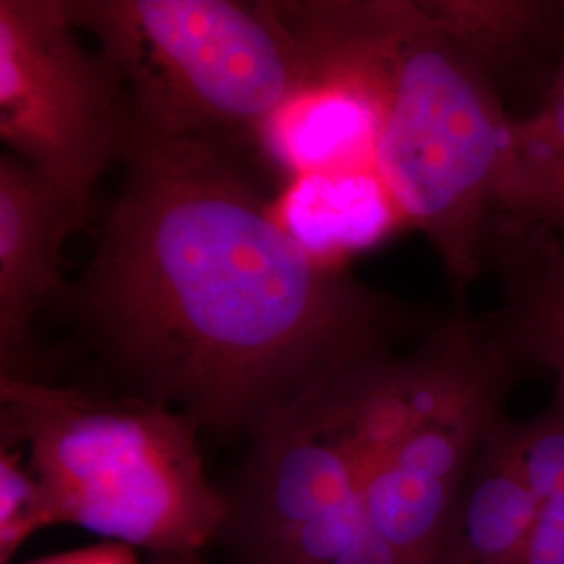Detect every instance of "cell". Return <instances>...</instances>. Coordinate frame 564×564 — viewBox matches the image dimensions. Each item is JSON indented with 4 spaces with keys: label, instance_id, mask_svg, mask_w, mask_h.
<instances>
[{
    "label": "cell",
    "instance_id": "15",
    "mask_svg": "<svg viewBox=\"0 0 564 564\" xmlns=\"http://www.w3.org/2000/svg\"><path fill=\"white\" fill-rule=\"evenodd\" d=\"M32 564H139L132 547L123 544H105L78 552L61 554Z\"/></svg>",
    "mask_w": 564,
    "mask_h": 564
},
{
    "label": "cell",
    "instance_id": "11",
    "mask_svg": "<svg viewBox=\"0 0 564 564\" xmlns=\"http://www.w3.org/2000/svg\"><path fill=\"white\" fill-rule=\"evenodd\" d=\"M498 218L564 237V53L540 105L512 118Z\"/></svg>",
    "mask_w": 564,
    "mask_h": 564
},
{
    "label": "cell",
    "instance_id": "12",
    "mask_svg": "<svg viewBox=\"0 0 564 564\" xmlns=\"http://www.w3.org/2000/svg\"><path fill=\"white\" fill-rule=\"evenodd\" d=\"M429 15L502 86L510 67L564 44V2L423 0Z\"/></svg>",
    "mask_w": 564,
    "mask_h": 564
},
{
    "label": "cell",
    "instance_id": "13",
    "mask_svg": "<svg viewBox=\"0 0 564 564\" xmlns=\"http://www.w3.org/2000/svg\"><path fill=\"white\" fill-rule=\"evenodd\" d=\"M514 444L538 502L524 564H564V412L514 423Z\"/></svg>",
    "mask_w": 564,
    "mask_h": 564
},
{
    "label": "cell",
    "instance_id": "10",
    "mask_svg": "<svg viewBox=\"0 0 564 564\" xmlns=\"http://www.w3.org/2000/svg\"><path fill=\"white\" fill-rule=\"evenodd\" d=\"M538 502L505 414L491 426L431 564H524Z\"/></svg>",
    "mask_w": 564,
    "mask_h": 564
},
{
    "label": "cell",
    "instance_id": "8",
    "mask_svg": "<svg viewBox=\"0 0 564 564\" xmlns=\"http://www.w3.org/2000/svg\"><path fill=\"white\" fill-rule=\"evenodd\" d=\"M93 224L55 184L4 151L0 155V364L2 379H25L32 328L55 310L69 281L61 274L63 241Z\"/></svg>",
    "mask_w": 564,
    "mask_h": 564
},
{
    "label": "cell",
    "instance_id": "4",
    "mask_svg": "<svg viewBox=\"0 0 564 564\" xmlns=\"http://www.w3.org/2000/svg\"><path fill=\"white\" fill-rule=\"evenodd\" d=\"M120 78L132 121L163 139L265 149L282 113L321 90L274 2L63 0Z\"/></svg>",
    "mask_w": 564,
    "mask_h": 564
},
{
    "label": "cell",
    "instance_id": "14",
    "mask_svg": "<svg viewBox=\"0 0 564 564\" xmlns=\"http://www.w3.org/2000/svg\"><path fill=\"white\" fill-rule=\"evenodd\" d=\"M55 524L46 491L25 454L2 444L0 452V564H7L36 531Z\"/></svg>",
    "mask_w": 564,
    "mask_h": 564
},
{
    "label": "cell",
    "instance_id": "5",
    "mask_svg": "<svg viewBox=\"0 0 564 564\" xmlns=\"http://www.w3.org/2000/svg\"><path fill=\"white\" fill-rule=\"evenodd\" d=\"M132 111L120 78L88 51L63 0H0V139L93 216L97 184L120 167Z\"/></svg>",
    "mask_w": 564,
    "mask_h": 564
},
{
    "label": "cell",
    "instance_id": "7",
    "mask_svg": "<svg viewBox=\"0 0 564 564\" xmlns=\"http://www.w3.org/2000/svg\"><path fill=\"white\" fill-rule=\"evenodd\" d=\"M489 330L454 391L431 410L366 487V517L393 564H431L485 437L521 364Z\"/></svg>",
    "mask_w": 564,
    "mask_h": 564
},
{
    "label": "cell",
    "instance_id": "1",
    "mask_svg": "<svg viewBox=\"0 0 564 564\" xmlns=\"http://www.w3.org/2000/svg\"><path fill=\"white\" fill-rule=\"evenodd\" d=\"M97 245L55 312L132 393L199 429L256 433L424 328L276 220L242 153L132 121Z\"/></svg>",
    "mask_w": 564,
    "mask_h": 564
},
{
    "label": "cell",
    "instance_id": "6",
    "mask_svg": "<svg viewBox=\"0 0 564 564\" xmlns=\"http://www.w3.org/2000/svg\"><path fill=\"white\" fill-rule=\"evenodd\" d=\"M368 477L326 381L253 433L251 538L262 564H393L366 517Z\"/></svg>",
    "mask_w": 564,
    "mask_h": 564
},
{
    "label": "cell",
    "instance_id": "3",
    "mask_svg": "<svg viewBox=\"0 0 564 564\" xmlns=\"http://www.w3.org/2000/svg\"><path fill=\"white\" fill-rule=\"evenodd\" d=\"M199 431L181 410L137 395L0 379L2 444L25 449L55 524L137 545L153 564H203L230 519L205 475Z\"/></svg>",
    "mask_w": 564,
    "mask_h": 564
},
{
    "label": "cell",
    "instance_id": "2",
    "mask_svg": "<svg viewBox=\"0 0 564 564\" xmlns=\"http://www.w3.org/2000/svg\"><path fill=\"white\" fill-rule=\"evenodd\" d=\"M321 88L375 120L372 163L405 226L444 263L458 307L487 265L512 118L502 86L423 0L276 2Z\"/></svg>",
    "mask_w": 564,
    "mask_h": 564
},
{
    "label": "cell",
    "instance_id": "9",
    "mask_svg": "<svg viewBox=\"0 0 564 564\" xmlns=\"http://www.w3.org/2000/svg\"><path fill=\"white\" fill-rule=\"evenodd\" d=\"M505 286L491 324L519 364H538L556 379L554 405L564 412V241L544 226L498 218L487 265Z\"/></svg>",
    "mask_w": 564,
    "mask_h": 564
}]
</instances>
